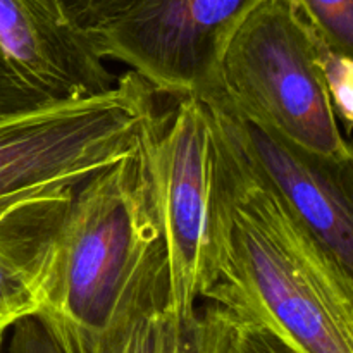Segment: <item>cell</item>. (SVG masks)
I'll list each match as a JSON object with an SVG mask.
<instances>
[{"mask_svg": "<svg viewBox=\"0 0 353 353\" xmlns=\"http://www.w3.org/2000/svg\"><path fill=\"white\" fill-rule=\"evenodd\" d=\"M0 345H2V333H0Z\"/></svg>", "mask_w": 353, "mask_h": 353, "instance_id": "obj_20", "label": "cell"}, {"mask_svg": "<svg viewBox=\"0 0 353 353\" xmlns=\"http://www.w3.org/2000/svg\"><path fill=\"white\" fill-rule=\"evenodd\" d=\"M312 43L317 64L326 85L333 109L341 130L347 137L352 133L353 121V61L352 52L333 43L326 34L312 24Z\"/></svg>", "mask_w": 353, "mask_h": 353, "instance_id": "obj_11", "label": "cell"}, {"mask_svg": "<svg viewBox=\"0 0 353 353\" xmlns=\"http://www.w3.org/2000/svg\"><path fill=\"white\" fill-rule=\"evenodd\" d=\"M52 2H55V3H57V6H59V2H57V0H52ZM59 7H61V6H59ZM61 9H62V7H61Z\"/></svg>", "mask_w": 353, "mask_h": 353, "instance_id": "obj_19", "label": "cell"}, {"mask_svg": "<svg viewBox=\"0 0 353 353\" xmlns=\"http://www.w3.org/2000/svg\"><path fill=\"white\" fill-rule=\"evenodd\" d=\"M259 0H121L83 28L103 61L130 65L155 93L203 99L234 28Z\"/></svg>", "mask_w": 353, "mask_h": 353, "instance_id": "obj_6", "label": "cell"}, {"mask_svg": "<svg viewBox=\"0 0 353 353\" xmlns=\"http://www.w3.org/2000/svg\"><path fill=\"white\" fill-rule=\"evenodd\" d=\"M210 119L202 299L257 321L300 353H353V272L243 150L223 110Z\"/></svg>", "mask_w": 353, "mask_h": 353, "instance_id": "obj_1", "label": "cell"}, {"mask_svg": "<svg viewBox=\"0 0 353 353\" xmlns=\"http://www.w3.org/2000/svg\"><path fill=\"white\" fill-rule=\"evenodd\" d=\"M52 100L54 99L34 88L24 76H21L0 50V117L33 109Z\"/></svg>", "mask_w": 353, "mask_h": 353, "instance_id": "obj_13", "label": "cell"}, {"mask_svg": "<svg viewBox=\"0 0 353 353\" xmlns=\"http://www.w3.org/2000/svg\"><path fill=\"white\" fill-rule=\"evenodd\" d=\"M161 353H202L196 314L190 319H178L168 312Z\"/></svg>", "mask_w": 353, "mask_h": 353, "instance_id": "obj_16", "label": "cell"}, {"mask_svg": "<svg viewBox=\"0 0 353 353\" xmlns=\"http://www.w3.org/2000/svg\"><path fill=\"white\" fill-rule=\"evenodd\" d=\"M9 353H65L57 338L38 316H26L12 324Z\"/></svg>", "mask_w": 353, "mask_h": 353, "instance_id": "obj_15", "label": "cell"}, {"mask_svg": "<svg viewBox=\"0 0 353 353\" xmlns=\"http://www.w3.org/2000/svg\"><path fill=\"white\" fill-rule=\"evenodd\" d=\"M165 323H168L165 310L147 314L134 321L103 353H161Z\"/></svg>", "mask_w": 353, "mask_h": 353, "instance_id": "obj_14", "label": "cell"}, {"mask_svg": "<svg viewBox=\"0 0 353 353\" xmlns=\"http://www.w3.org/2000/svg\"><path fill=\"white\" fill-rule=\"evenodd\" d=\"M71 196L24 203L0 216V333L37 314L38 257Z\"/></svg>", "mask_w": 353, "mask_h": 353, "instance_id": "obj_9", "label": "cell"}, {"mask_svg": "<svg viewBox=\"0 0 353 353\" xmlns=\"http://www.w3.org/2000/svg\"><path fill=\"white\" fill-rule=\"evenodd\" d=\"M217 102L331 161L352 164V145L333 109L312 43V23L295 0H259L221 55Z\"/></svg>", "mask_w": 353, "mask_h": 353, "instance_id": "obj_3", "label": "cell"}, {"mask_svg": "<svg viewBox=\"0 0 353 353\" xmlns=\"http://www.w3.org/2000/svg\"><path fill=\"white\" fill-rule=\"evenodd\" d=\"M216 103L234 137L331 254L353 272V162L321 157Z\"/></svg>", "mask_w": 353, "mask_h": 353, "instance_id": "obj_7", "label": "cell"}, {"mask_svg": "<svg viewBox=\"0 0 353 353\" xmlns=\"http://www.w3.org/2000/svg\"><path fill=\"white\" fill-rule=\"evenodd\" d=\"M0 50L54 100L99 95L119 78L88 33L52 0H0Z\"/></svg>", "mask_w": 353, "mask_h": 353, "instance_id": "obj_8", "label": "cell"}, {"mask_svg": "<svg viewBox=\"0 0 353 353\" xmlns=\"http://www.w3.org/2000/svg\"><path fill=\"white\" fill-rule=\"evenodd\" d=\"M117 2H121V0H90L88 19H86L85 26L83 28H86V26H90L92 23H95L100 16H103V14H105L110 7L116 6Z\"/></svg>", "mask_w": 353, "mask_h": 353, "instance_id": "obj_18", "label": "cell"}, {"mask_svg": "<svg viewBox=\"0 0 353 353\" xmlns=\"http://www.w3.org/2000/svg\"><path fill=\"white\" fill-rule=\"evenodd\" d=\"M65 16L74 21L78 26H85L90 14V0H57Z\"/></svg>", "mask_w": 353, "mask_h": 353, "instance_id": "obj_17", "label": "cell"}, {"mask_svg": "<svg viewBox=\"0 0 353 353\" xmlns=\"http://www.w3.org/2000/svg\"><path fill=\"white\" fill-rule=\"evenodd\" d=\"M307 19L333 43L353 52V0H295Z\"/></svg>", "mask_w": 353, "mask_h": 353, "instance_id": "obj_12", "label": "cell"}, {"mask_svg": "<svg viewBox=\"0 0 353 353\" xmlns=\"http://www.w3.org/2000/svg\"><path fill=\"white\" fill-rule=\"evenodd\" d=\"M138 174L168 255L165 310L178 319L196 314L205 274L210 185V119L196 97H179L155 110L137 140Z\"/></svg>", "mask_w": 353, "mask_h": 353, "instance_id": "obj_5", "label": "cell"}, {"mask_svg": "<svg viewBox=\"0 0 353 353\" xmlns=\"http://www.w3.org/2000/svg\"><path fill=\"white\" fill-rule=\"evenodd\" d=\"M134 152L74 190L41 247L34 316L65 353H103L134 321L165 310L168 255Z\"/></svg>", "mask_w": 353, "mask_h": 353, "instance_id": "obj_2", "label": "cell"}, {"mask_svg": "<svg viewBox=\"0 0 353 353\" xmlns=\"http://www.w3.org/2000/svg\"><path fill=\"white\" fill-rule=\"evenodd\" d=\"M202 353H300L257 321L207 302L196 312Z\"/></svg>", "mask_w": 353, "mask_h": 353, "instance_id": "obj_10", "label": "cell"}, {"mask_svg": "<svg viewBox=\"0 0 353 353\" xmlns=\"http://www.w3.org/2000/svg\"><path fill=\"white\" fill-rule=\"evenodd\" d=\"M157 93L134 71L99 95L61 99L0 117V216L24 203L69 196L137 150Z\"/></svg>", "mask_w": 353, "mask_h": 353, "instance_id": "obj_4", "label": "cell"}]
</instances>
